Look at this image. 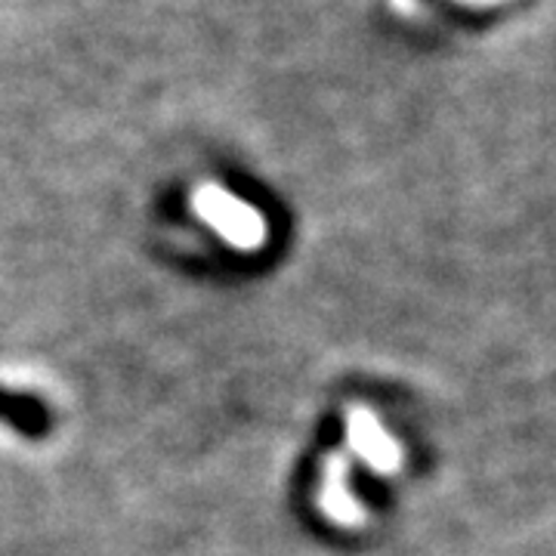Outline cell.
<instances>
[{
  "instance_id": "obj_1",
  "label": "cell",
  "mask_w": 556,
  "mask_h": 556,
  "mask_svg": "<svg viewBox=\"0 0 556 556\" xmlns=\"http://www.w3.org/2000/svg\"><path fill=\"white\" fill-rule=\"evenodd\" d=\"M192 207L217 229L223 239H229L241 251L260 248V241L266 236V226L257 211L219 186H201L192 195Z\"/></svg>"
},
{
  "instance_id": "obj_2",
  "label": "cell",
  "mask_w": 556,
  "mask_h": 556,
  "mask_svg": "<svg viewBox=\"0 0 556 556\" xmlns=\"http://www.w3.org/2000/svg\"><path fill=\"white\" fill-rule=\"evenodd\" d=\"M350 437H353V445H356L358 452L368 457V460H375L378 467H393L396 452H393L390 439L380 433L375 417L358 412V415L353 417V424H350Z\"/></svg>"
}]
</instances>
